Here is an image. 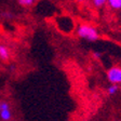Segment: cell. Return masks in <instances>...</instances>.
Listing matches in <instances>:
<instances>
[{
  "label": "cell",
  "instance_id": "cell-1",
  "mask_svg": "<svg viewBox=\"0 0 121 121\" xmlns=\"http://www.w3.org/2000/svg\"><path fill=\"white\" fill-rule=\"evenodd\" d=\"M77 36L83 40L93 42L99 39L101 34L98 29L90 24H80L77 28Z\"/></svg>",
  "mask_w": 121,
  "mask_h": 121
},
{
  "label": "cell",
  "instance_id": "cell-2",
  "mask_svg": "<svg viewBox=\"0 0 121 121\" xmlns=\"http://www.w3.org/2000/svg\"><path fill=\"white\" fill-rule=\"evenodd\" d=\"M107 80L110 84H121V66H112L106 73Z\"/></svg>",
  "mask_w": 121,
  "mask_h": 121
},
{
  "label": "cell",
  "instance_id": "cell-3",
  "mask_svg": "<svg viewBox=\"0 0 121 121\" xmlns=\"http://www.w3.org/2000/svg\"><path fill=\"white\" fill-rule=\"evenodd\" d=\"M10 56H11V52L9 47L0 43V60H3V62H7V60H9Z\"/></svg>",
  "mask_w": 121,
  "mask_h": 121
},
{
  "label": "cell",
  "instance_id": "cell-4",
  "mask_svg": "<svg viewBox=\"0 0 121 121\" xmlns=\"http://www.w3.org/2000/svg\"><path fill=\"white\" fill-rule=\"evenodd\" d=\"M107 4L111 10L120 11L121 10V0H107Z\"/></svg>",
  "mask_w": 121,
  "mask_h": 121
},
{
  "label": "cell",
  "instance_id": "cell-5",
  "mask_svg": "<svg viewBox=\"0 0 121 121\" xmlns=\"http://www.w3.org/2000/svg\"><path fill=\"white\" fill-rule=\"evenodd\" d=\"M0 119L2 121H11V119H12L11 109H2L0 111Z\"/></svg>",
  "mask_w": 121,
  "mask_h": 121
},
{
  "label": "cell",
  "instance_id": "cell-6",
  "mask_svg": "<svg viewBox=\"0 0 121 121\" xmlns=\"http://www.w3.org/2000/svg\"><path fill=\"white\" fill-rule=\"evenodd\" d=\"M106 91H107V94H108L109 96L116 95L119 92V86H117V84H110Z\"/></svg>",
  "mask_w": 121,
  "mask_h": 121
},
{
  "label": "cell",
  "instance_id": "cell-7",
  "mask_svg": "<svg viewBox=\"0 0 121 121\" xmlns=\"http://www.w3.org/2000/svg\"><path fill=\"white\" fill-rule=\"evenodd\" d=\"M18 4L24 8H29L35 3V0H17Z\"/></svg>",
  "mask_w": 121,
  "mask_h": 121
},
{
  "label": "cell",
  "instance_id": "cell-8",
  "mask_svg": "<svg viewBox=\"0 0 121 121\" xmlns=\"http://www.w3.org/2000/svg\"><path fill=\"white\" fill-rule=\"evenodd\" d=\"M91 2H92V4L95 8L99 9V8L104 7V5L107 3V0H91Z\"/></svg>",
  "mask_w": 121,
  "mask_h": 121
},
{
  "label": "cell",
  "instance_id": "cell-9",
  "mask_svg": "<svg viewBox=\"0 0 121 121\" xmlns=\"http://www.w3.org/2000/svg\"><path fill=\"white\" fill-rule=\"evenodd\" d=\"M2 109H10V104L7 101H1V110Z\"/></svg>",
  "mask_w": 121,
  "mask_h": 121
},
{
  "label": "cell",
  "instance_id": "cell-10",
  "mask_svg": "<svg viewBox=\"0 0 121 121\" xmlns=\"http://www.w3.org/2000/svg\"><path fill=\"white\" fill-rule=\"evenodd\" d=\"M1 16H2L3 18H12L13 17V15H12V13H10V12H2L1 13Z\"/></svg>",
  "mask_w": 121,
  "mask_h": 121
},
{
  "label": "cell",
  "instance_id": "cell-11",
  "mask_svg": "<svg viewBox=\"0 0 121 121\" xmlns=\"http://www.w3.org/2000/svg\"><path fill=\"white\" fill-rule=\"evenodd\" d=\"M93 55L95 56L96 58H99V57H101V53H98V52H94V53H93Z\"/></svg>",
  "mask_w": 121,
  "mask_h": 121
},
{
  "label": "cell",
  "instance_id": "cell-12",
  "mask_svg": "<svg viewBox=\"0 0 121 121\" xmlns=\"http://www.w3.org/2000/svg\"><path fill=\"white\" fill-rule=\"evenodd\" d=\"M0 111H1V101H0Z\"/></svg>",
  "mask_w": 121,
  "mask_h": 121
}]
</instances>
